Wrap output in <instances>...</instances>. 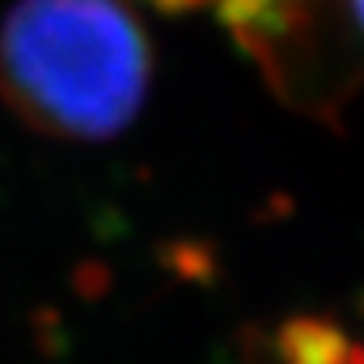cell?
<instances>
[{"label":"cell","mask_w":364,"mask_h":364,"mask_svg":"<svg viewBox=\"0 0 364 364\" xmlns=\"http://www.w3.org/2000/svg\"><path fill=\"white\" fill-rule=\"evenodd\" d=\"M149 44L118 0H17L0 27V91L31 129L98 142L142 108Z\"/></svg>","instance_id":"obj_1"},{"label":"cell","mask_w":364,"mask_h":364,"mask_svg":"<svg viewBox=\"0 0 364 364\" xmlns=\"http://www.w3.org/2000/svg\"><path fill=\"white\" fill-rule=\"evenodd\" d=\"M327 11H331V34L364 48V0H331Z\"/></svg>","instance_id":"obj_2"}]
</instances>
